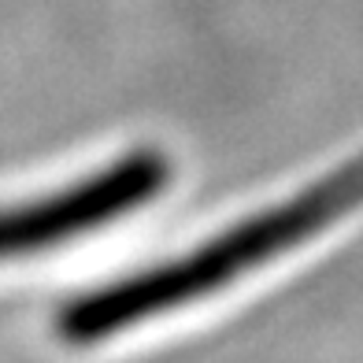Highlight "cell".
I'll return each instance as SVG.
<instances>
[{
	"label": "cell",
	"mask_w": 363,
	"mask_h": 363,
	"mask_svg": "<svg viewBox=\"0 0 363 363\" xmlns=\"http://www.w3.org/2000/svg\"><path fill=\"white\" fill-rule=\"evenodd\" d=\"M356 204H363V156H356L337 174H326L282 208L238 223L234 230L201 245L189 256L78 296L74 304L60 311L56 334L71 345H93L123 326H138L152 315L174 311L178 304H189L196 296L234 282L238 274L259 267L263 259L286 252L289 245L319 234L323 226L337 223Z\"/></svg>",
	"instance_id": "6da1fadb"
},
{
	"label": "cell",
	"mask_w": 363,
	"mask_h": 363,
	"mask_svg": "<svg viewBox=\"0 0 363 363\" xmlns=\"http://www.w3.org/2000/svg\"><path fill=\"white\" fill-rule=\"evenodd\" d=\"M167 178L171 167L160 152H134L67 193H56L48 201L23 204V208H0V259L41 252L56 241L104 226L115 216L156 196L167 186Z\"/></svg>",
	"instance_id": "7a4b0ae2"
}]
</instances>
